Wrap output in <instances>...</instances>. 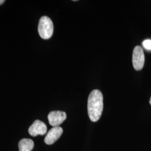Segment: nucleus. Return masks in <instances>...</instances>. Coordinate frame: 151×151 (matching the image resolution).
I'll return each mask as SVG.
<instances>
[{
	"instance_id": "1",
	"label": "nucleus",
	"mask_w": 151,
	"mask_h": 151,
	"mask_svg": "<svg viewBox=\"0 0 151 151\" xmlns=\"http://www.w3.org/2000/svg\"><path fill=\"white\" fill-rule=\"evenodd\" d=\"M103 95L99 90L92 91L88 98L87 111L89 118L93 122L98 121L103 113Z\"/></svg>"
},
{
	"instance_id": "2",
	"label": "nucleus",
	"mask_w": 151,
	"mask_h": 151,
	"mask_svg": "<svg viewBox=\"0 0 151 151\" xmlns=\"http://www.w3.org/2000/svg\"><path fill=\"white\" fill-rule=\"evenodd\" d=\"M53 30V24L51 19L47 16L42 17L38 25V32L40 37L44 39H48L51 38Z\"/></svg>"
},
{
	"instance_id": "3",
	"label": "nucleus",
	"mask_w": 151,
	"mask_h": 151,
	"mask_svg": "<svg viewBox=\"0 0 151 151\" xmlns=\"http://www.w3.org/2000/svg\"><path fill=\"white\" fill-rule=\"evenodd\" d=\"M145 54L142 48L137 45L134 48L132 56V62L134 68L136 70H140L145 64Z\"/></svg>"
},
{
	"instance_id": "4",
	"label": "nucleus",
	"mask_w": 151,
	"mask_h": 151,
	"mask_svg": "<svg viewBox=\"0 0 151 151\" xmlns=\"http://www.w3.org/2000/svg\"><path fill=\"white\" fill-rule=\"evenodd\" d=\"M66 113L62 111H51L48 116L49 123L53 127H59L66 119Z\"/></svg>"
},
{
	"instance_id": "5",
	"label": "nucleus",
	"mask_w": 151,
	"mask_h": 151,
	"mask_svg": "<svg viewBox=\"0 0 151 151\" xmlns=\"http://www.w3.org/2000/svg\"><path fill=\"white\" fill-rule=\"evenodd\" d=\"M47 131V127L45 124L39 120H37L30 127L29 133L32 137H36L38 135H44Z\"/></svg>"
},
{
	"instance_id": "6",
	"label": "nucleus",
	"mask_w": 151,
	"mask_h": 151,
	"mask_svg": "<svg viewBox=\"0 0 151 151\" xmlns=\"http://www.w3.org/2000/svg\"><path fill=\"white\" fill-rule=\"evenodd\" d=\"M63 129L60 127H53L48 132L44 138V142L48 145L55 143L63 133Z\"/></svg>"
},
{
	"instance_id": "7",
	"label": "nucleus",
	"mask_w": 151,
	"mask_h": 151,
	"mask_svg": "<svg viewBox=\"0 0 151 151\" xmlns=\"http://www.w3.org/2000/svg\"><path fill=\"white\" fill-rule=\"evenodd\" d=\"M34 146L33 140L30 139L25 138L19 142V151H32Z\"/></svg>"
},
{
	"instance_id": "8",
	"label": "nucleus",
	"mask_w": 151,
	"mask_h": 151,
	"mask_svg": "<svg viewBox=\"0 0 151 151\" xmlns=\"http://www.w3.org/2000/svg\"><path fill=\"white\" fill-rule=\"evenodd\" d=\"M143 47L147 50H151V40L147 39L143 42Z\"/></svg>"
},
{
	"instance_id": "9",
	"label": "nucleus",
	"mask_w": 151,
	"mask_h": 151,
	"mask_svg": "<svg viewBox=\"0 0 151 151\" xmlns=\"http://www.w3.org/2000/svg\"><path fill=\"white\" fill-rule=\"evenodd\" d=\"M4 2H5V1H4V0H0V5L2 4Z\"/></svg>"
},
{
	"instance_id": "10",
	"label": "nucleus",
	"mask_w": 151,
	"mask_h": 151,
	"mask_svg": "<svg viewBox=\"0 0 151 151\" xmlns=\"http://www.w3.org/2000/svg\"><path fill=\"white\" fill-rule=\"evenodd\" d=\"M150 104H151V98H150Z\"/></svg>"
}]
</instances>
